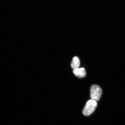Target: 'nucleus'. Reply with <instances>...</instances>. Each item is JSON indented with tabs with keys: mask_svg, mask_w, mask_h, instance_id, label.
Returning <instances> with one entry per match:
<instances>
[{
	"mask_svg": "<svg viewBox=\"0 0 125 125\" xmlns=\"http://www.w3.org/2000/svg\"><path fill=\"white\" fill-rule=\"evenodd\" d=\"M97 105V101L92 99L88 100L83 109V114L85 116H89L94 111Z\"/></svg>",
	"mask_w": 125,
	"mask_h": 125,
	"instance_id": "f257e3e1",
	"label": "nucleus"
},
{
	"mask_svg": "<svg viewBox=\"0 0 125 125\" xmlns=\"http://www.w3.org/2000/svg\"><path fill=\"white\" fill-rule=\"evenodd\" d=\"M102 94V90L98 85L93 84L90 88V97L91 99L96 101H99Z\"/></svg>",
	"mask_w": 125,
	"mask_h": 125,
	"instance_id": "f03ea898",
	"label": "nucleus"
},
{
	"mask_svg": "<svg viewBox=\"0 0 125 125\" xmlns=\"http://www.w3.org/2000/svg\"><path fill=\"white\" fill-rule=\"evenodd\" d=\"M73 72L75 76L79 78H84L86 75V72L84 67L73 70Z\"/></svg>",
	"mask_w": 125,
	"mask_h": 125,
	"instance_id": "7ed1b4c3",
	"label": "nucleus"
},
{
	"mask_svg": "<svg viewBox=\"0 0 125 125\" xmlns=\"http://www.w3.org/2000/svg\"><path fill=\"white\" fill-rule=\"evenodd\" d=\"M80 62L79 59L77 56L74 57L72 59L71 63V67L72 69H76L79 68L80 65Z\"/></svg>",
	"mask_w": 125,
	"mask_h": 125,
	"instance_id": "20e7f679",
	"label": "nucleus"
}]
</instances>
